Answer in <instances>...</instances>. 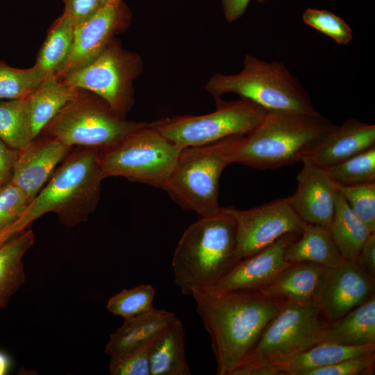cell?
<instances>
[{
  "instance_id": "obj_5",
  "label": "cell",
  "mask_w": 375,
  "mask_h": 375,
  "mask_svg": "<svg viewBox=\"0 0 375 375\" xmlns=\"http://www.w3.org/2000/svg\"><path fill=\"white\" fill-rule=\"evenodd\" d=\"M328 324L315 301H285L232 375H279L284 365L323 342Z\"/></svg>"
},
{
  "instance_id": "obj_23",
  "label": "cell",
  "mask_w": 375,
  "mask_h": 375,
  "mask_svg": "<svg viewBox=\"0 0 375 375\" xmlns=\"http://www.w3.org/2000/svg\"><path fill=\"white\" fill-rule=\"evenodd\" d=\"M83 91L58 76L46 74L40 85L29 96L33 131L35 138L46 125Z\"/></svg>"
},
{
  "instance_id": "obj_29",
  "label": "cell",
  "mask_w": 375,
  "mask_h": 375,
  "mask_svg": "<svg viewBox=\"0 0 375 375\" xmlns=\"http://www.w3.org/2000/svg\"><path fill=\"white\" fill-rule=\"evenodd\" d=\"M0 139L17 150L35 139L28 97L0 101Z\"/></svg>"
},
{
  "instance_id": "obj_7",
  "label": "cell",
  "mask_w": 375,
  "mask_h": 375,
  "mask_svg": "<svg viewBox=\"0 0 375 375\" xmlns=\"http://www.w3.org/2000/svg\"><path fill=\"white\" fill-rule=\"evenodd\" d=\"M243 136L235 135L203 146L181 149L163 190L181 208L199 217L217 210L219 183L224 169L234 162Z\"/></svg>"
},
{
  "instance_id": "obj_16",
  "label": "cell",
  "mask_w": 375,
  "mask_h": 375,
  "mask_svg": "<svg viewBox=\"0 0 375 375\" xmlns=\"http://www.w3.org/2000/svg\"><path fill=\"white\" fill-rule=\"evenodd\" d=\"M299 234L289 233L261 251L239 260L213 287L221 291L260 290L291 262L285 258L288 246Z\"/></svg>"
},
{
  "instance_id": "obj_21",
  "label": "cell",
  "mask_w": 375,
  "mask_h": 375,
  "mask_svg": "<svg viewBox=\"0 0 375 375\" xmlns=\"http://www.w3.org/2000/svg\"><path fill=\"white\" fill-rule=\"evenodd\" d=\"M290 262H310L333 267L344 259L328 226L306 224L299 236L285 251Z\"/></svg>"
},
{
  "instance_id": "obj_1",
  "label": "cell",
  "mask_w": 375,
  "mask_h": 375,
  "mask_svg": "<svg viewBox=\"0 0 375 375\" xmlns=\"http://www.w3.org/2000/svg\"><path fill=\"white\" fill-rule=\"evenodd\" d=\"M192 296L210 338L218 375H232L246 361L285 301L258 290L208 288Z\"/></svg>"
},
{
  "instance_id": "obj_17",
  "label": "cell",
  "mask_w": 375,
  "mask_h": 375,
  "mask_svg": "<svg viewBox=\"0 0 375 375\" xmlns=\"http://www.w3.org/2000/svg\"><path fill=\"white\" fill-rule=\"evenodd\" d=\"M297 175V187L289 197L293 210L306 224L330 226L338 190L325 169L308 160Z\"/></svg>"
},
{
  "instance_id": "obj_30",
  "label": "cell",
  "mask_w": 375,
  "mask_h": 375,
  "mask_svg": "<svg viewBox=\"0 0 375 375\" xmlns=\"http://www.w3.org/2000/svg\"><path fill=\"white\" fill-rule=\"evenodd\" d=\"M45 76L35 65L17 68L0 59V101L29 97L40 85Z\"/></svg>"
},
{
  "instance_id": "obj_8",
  "label": "cell",
  "mask_w": 375,
  "mask_h": 375,
  "mask_svg": "<svg viewBox=\"0 0 375 375\" xmlns=\"http://www.w3.org/2000/svg\"><path fill=\"white\" fill-rule=\"evenodd\" d=\"M182 149L148 122L99 149L98 161L105 178L119 176L163 189Z\"/></svg>"
},
{
  "instance_id": "obj_46",
  "label": "cell",
  "mask_w": 375,
  "mask_h": 375,
  "mask_svg": "<svg viewBox=\"0 0 375 375\" xmlns=\"http://www.w3.org/2000/svg\"><path fill=\"white\" fill-rule=\"evenodd\" d=\"M257 1H258V2H260V3H263V2H265V1H267V0H257Z\"/></svg>"
},
{
  "instance_id": "obj_25",
  "label": "cell",
  "mask_w": 375,
  "mask_h": 375,
  "mask_svg": "<svg viewBox=\"0 0 375 375\" xmlns=\"http://www.w3.org/2000/svg\"><path fill=\"white\" fill-rule=\"evenodd\" d=\"M34 242V233L29 228L0 246V308L7 305L11 296L25 282L22 258Z\"/></svg>"
},
{
  "instance_id": "obj_11",
  "label": "cell",
  "mask_w": 375,
  "mask_h": 375,
  "mask_svg": "<svg viewBox=\"0 0 375 375\" xmlns=\"http://www.w3.org/2000/svg\"><path fill=\"white\" fill-rule=\"evenodd\" d=\"M143 70L141 56L124 48L116 38L92 61L61 78L102 99L118 115L126 117L134 104V81Z\"/></svg>"
},
{
  "instance_id": "obj_44",
  "label": "cell",
  "mask_w": 375,
  "mask_h": 375,
  "mask_svg": "<svg viewBox=\"0 0 375 375\" xmlns=\"http://www.w3.org/2000/svg\"><path fill=\"white\" fill-rule=\"evenodd\" d=\"M108 1V0H100L101 6L106 3Z\"/></svg>"
},
{
  "instance_id": "obj_41",
  "label": "cell",
  "mask_w": 375,
  "mask_h": 375,
  "mask_svg": "<svg viewBox=\"0 0 375 375\" xmlns=\"http://www.w3.org/2000/svg\"><path fill=\"white\" fill-rule=\"evenodd\" d=\"M251 0H222V5L226 20L233 22L245 12Z\"/></svg>"
},
{
  "instance_id": "obj_33",
  "label": "cell",
  "mask_w": 375,
  "mask_h": 375,
  "mask_svg": "<svg viewBox=\"0 0 375 375\" xmlns=\"http://www.w3.org/2000/svg\"><path fill=\"white\" fill-rule=\"evenodd\" d=\"M335 186L352 211L375 233V182Z\"/></svg>"
},
{
  "instance_id": "obj_38",
  "label": "cell",
  "mask_w": 375,
  "mask_h": 375,
  "mask_svg": "<svg viewBox=\"0 0 375 375\" xmlns=\"http://www.w3.org/2000/svg\"><path fill=\"white\" fill-rule=\"evenodd\" d=\"M62 1L63 12L70 18L74 27L90 17L101 6L100 0H62Z\"/></svg>"
},
{
  "instance_id": "obj_20",
  "label": "cell",
  "mask_w": 375,
  "mask_h": 375,
  "mask_svg": "<svg viewBox=\"0 0 375 375\" xmlns=\"http://www.w3.org/2000/svg\"><path fill=\"white\" fill-rule=\"evenodd\" d=\"M164 309L124 319L123 324L109 336L105 353L110 358L135 349L154 340L175 319Z\"/></svg>"
},
{
  "instance_id": "obj_36",
  "label": "cell",
  "mask_w": 375,
  "mask_h": 375,
  "mask_svg": "<svg viewBox=\"0 0 375 375\" xmlns=\"http://www.w3.org/2000/svg\"><path fill=\"white\" fill-rule=\"evenodd\" d=\"M30 203L25 193L10 181L0 187V231L17 222Z\"/></svg>"
},
{
  "instance_id": "obj_35",
  "label": "cell",
  "mask_w": 375,
  "mask_h": 375,
  "mask_svg": "<svg viewBox=\"0 0 375 375\" xmlns=\"http://www.w3.org/2000/svg\"><path fill=\"white\" fill-rule=\"evenodd\" d=\"M154 340L118 356L110 357V374L112 375H151L149 352Z\"/></svg>"
},
{
  "instance_id": "obj_32",
  "label": "cell",
  "mask_w": 375,
  "mask_h": 375,
  "mask_svg": "<svg viewBox=\"0 0 375 375\" xmlns=\"http://www.w3.org/2000/svg\"><path fill=\"white\" fill-rule=\"evenodd\" d=\"M155 296L156 290L151 285L141 284L112 296L106 308L112 314L127 319L153 311Z\"/></svg>"
},
{
  "instance_id": "obj_2",
  "label": "cell",
  "mask_w": 375,
  "mask_h": 375,
  "mask_svg": "<svg viewBox=\"0 0 375 375\" xmlns=\"http://www.w3.org/2000/svg\"><path fill=\"white\" fill-rule=\"evenodd\" d=\"M199 217L183 232L172 258L175 283L184 295L213 287L239 261L236 225L227 208Z\"/></svg>"
},
{
  "instance_id": "obj_37",
  "label": "cell",
  "mask_w": 375,
  "mask_h": 375,
  "mask_svg": "<svg viewBox=\"0 0 375 375\" xmlns=\"http://www.w3.org/2000/svg\"><path fill=\"white\" fill-rule=\"evenodd\" d=\"M375 352L343 360L310 372L308 375H372L374 372Z\"/></svg>"
},
{
  "instance_id": "obj_22",
  "label": "cell",
  "mask_w": 375,
  "mask_h": 375,
  "mask_svg": "<svg viewBox=\"0 0 375 375\" xmlns=\"http://www.w3.org/2000/svg\"><path fill=\"white\" fill-rule=\"evenodd\" d=\"M151 375H190L185 358V335L176 317L151 344L149 352Z\"/></svg>"
},
{
  "instance_id": "obj_4",
  "label": "cell",
  "mask_w": 375,
  "mask_h": 375,
  "mask_svg": "<svg viewBox=\"0 0 375 375\" xmlns=\"http://www.w3.org/2000/svg\"><path fill=\"white\" fill-rule=\"evenodd\" d=\"M334 125L319 113L267 110L260 124L243 136L234 162L264 170L301 162Z\"/></svg>"
},
{
  "instance_id": "obj_26",
  "label": "cell",
  "mask_w": 375,
  "mask_h": 375,
  "mask_svg": "<svg viewBox=\"0 0 375 375\" xmlns=\"http://www.w3.org/2000/svg\"><path fill=\"white\" fill-rule=\"evenodd\" d=\"M373 352H375V344L347 346L323 341L284 365L280 370V374L308 375L313 370Z\"/></svg>"
},
{
  "instance_id": "obj_39",
  "label": "cell",
  "mask_w": 375,
  "mask_h": 375,
  "mask_svg": "<svg viewBox=\"0 0 375 375\" xmlns=\"http://www.w3.org/2000/svg\"><path fill=\"white\" fill-rule=\"evenodd\" d=\"M15 149L0 139V187L9 182L18 157Z\"/></svg>"
},
{
  "instance_id": "obj_28",
  "label": "cell",
  "mask_w": 375,
  "mask_h": 375,
  "mask_svg": "<svg viewBox=\"0 0 375 375\" xmlns=\"http://www.w3.org/2000/svg\"><path fill=\"white\" fill-rule=\"evenodd\" d=\"M329 228L342 257L354 262L364 242L372 233L365 224L352 211L338 191Z\"/></svg>"
},
{
  "instance_id": "obj_10",
  "label": "cell",
  "mask_w": 375,
  "mask_h": 375,
  "mask_svg": "<svg viewBox=\"0 0 375 375\" xmlns=\"http://www.w3.org/2000/svg\"><path fill=\"white\" fill-rule=\"evenodd\" d=\"M215 111L199 115H178L151 122L152 126L181 148L213 143L235 135L244 136L262 121L267 110L249 99H215Z\"/></svg>"
},
{
  "instance_id": "obj_34",
  "label": "cell",
  "mask_w": 375,
  "mask_h": 375,
  "mask_svg": "<svg viewBox=\"0 0 375 375\" xmlns=\"http://www.w3.org/2000/svg\"><path fill=\"white\" fill-rule=\"evenodd\" d=\"M302 19L306 25L340 44H348L353 38L352 30L349 24L331 11L308 8L303 12Z\"/></svg>"
},
{
  "instance_id": "obj_3",
  "label": "cell",
  "mask_w": 375,
  "mask_h": 375,
  "mask_svg": "<svg viewBox=\"0 0 375 375\" xmlns=\"http://www.w3.org/2000/svg\"><path fill=\"white\" fill-rule=\"evenodd\" d=\"M99 149L78 147L30 203L18 220L26 229L47 212H55L68 227L86 222L96 209L105 178L98 161Z\"/></svg>"
},
{
  "instance_id": "obj_45",
  "label": "cell",
  "mask_w": 375,
  "mask_h": 375,
  "mask_svg": "<svg viewBox=\"0 0 375 375\" xmlns=\"http://www.w3.org/2000/svg\"><path fill=\"white\" fill-rule=\"evenodd\" d=\"M119 1H121V0H108V1H110V2H116Z\"/></svg>"
},
{
  "instance_id": "obj_40",
  "label": "cell",
  "mask_w": 375,
  "mask_h": 375,
  "mask_svg": "<svg viewBox=\"0 0 375 375\" xmlns=\"http://www.w3.org/2000/svg\"><path fill=\"white\" fill-rule=\"evenodd\" d=\"M355 262L362 271L375 278V233L368 235Z\"/></svg>"
},
{
  "instance_id": "obj_24",
  "label": "cell",
  "mask_w": 375,
  "mask_h": 375,
  "mask_svg": "<svg viewBox=\"0 0 375 375\" xmlns=\"http://www.w3.org/2000/svg\"><path fill=\"white\" fill-rule=\"evenodd\" d=\"M323 341L347 346L375 344V296L329 322Z\"/></svg>"
},
{
  "instance_id": "obj_43",
  "label": "cell",
  "mask_w": 375,
  "mask_h": 375,
  "mask_svg": "<svg viewBox=\"0 0 375 375\" xmlns=\"http://www.w3.org/2000/svg\"><path fill=\"white\" fill-rule=\"evenodd\" d=\"M11 362L9 357L0 351V375L7 374L10 369Z\"/></svg>"
},
{
  "instance_id": "obj_27",
  "label": "cell",
  "mask_w": 375,
  "mask_h": 375,
  "mask_svg": "<svg viewBox=\"0 0 375 375\" xmlns=\"http://www.w3.org/2000/svg\"><path fill=\"white\" fill-rule=\"evenodd\" d=\"M74 32L73 22L62 12L50 26L34 65L45 74H53L59 77L72 51Z\"/></svg>"
},
{
  "instance_id": "obj_18",
  "label": "cell",
  "mask_w": 375,
  "mask_h": 375,
  "mask_svg": "<svg viewBox=\"0 0 375 375\" xmlns=\"http://www.w3.org/2000/svg\"><path fill=\"white\" fill-rule=\"evenodd\" d=\"M375 147V125L347 119L334 125L308 151L303 160L326 169Z\"/></svg>"
},
{
  "instance_id": "obj_9",
  "label": "cell",
  "mask_w": 375,
  "mask_h": 375,
  "mask_svg": "<svg viewBox=\"0 0 375 375\" xmlns=\"http://www.w3.org/2000/svg\"><path fill=\"white\" fill-rule=\"evenodd\" d=\"M147 124L118 115L102 99L83 90L46 125L40 134L72 147L103 149Z\"/></svg>"
},
{
  "instance_id": "obj_13",
  "label": "cell",
  "mask_w": 375,
  "mask_h": 375,
  "mask_svg": "<svg viewBox=\"0 0 375 375\" xmlns=\"http://www.w3.org/2000/svg\"><path fill=\"white\" fill-rule=\"evenodd\" d=\"M374 278L354 261L343 259L326 269L315 302L329 322L344 316L374 295Z\"/></svg>"
},
{
  "instance_id": "obj_31",
  "label": "cell",
  "mask_w": 375,
  "mask_h": 375,
  "mask_svg": "<svg viewBox=\"0 0 375 375\" xmlns=\"http://www.w3.org/2000/svg\"><path fill=\"white\" fill-rule=\"evenodd\" d=\"M325 170L332 181L340 185L375 182V147Z\"/></svg>"
},
{
  "instance_id": "obj_15",
  "label": "cell",
  "mask_w": 375,
  "mask_h": 375,
  "mask_svg": "<svg viewBox=\"0 0 375 375\" xmlns=\"http://www.w3.org/2000/svg\"><path fill=\"white\" fill-rule=\"evenodd\" d=\"M72 148L54 138L38 135L19 150L10 181L21 189L31 202Z\"/></svg>"
},
{
  "instance_id": "obj_6",
  "label": "cell",
  "mask_w": 375,
  "mask_h": 375,
  "mask_svg": "<svg viewBox=\"0 0 375 375\" xmlns=\"http://www.w3.org/2000/svg\"><path fill=\"white\" fill-rule=\"evenodd\" d=\"M205 88L215 99L233 93L266 110L319 113L307 91L283 63L267 62L250 54L245 56L239 72H217Z\"/></svg>"
},
{
  "instance_id": "obj_19",
  "label": "cell",
  "mask_w": 375,
  "mask_h": 375,
  "mask_svg": "<svg viewBox=\"0 0 375 375\" xmlns=\"http://www.w3.org/2000/svg\"><path fill=\"white\" fill-rule=\"evenodd\" d=\"M326 269L310 262H291L258 291L267 297L285 301H315Z\"/></svg>"
},
{
  "instance_id": "obj_12",
  "label": "cell",
  "mask_w": 375,
  "mask_h": 375,
  "mask_svg": "<svg viewBox=\"0 0 375 375\" xmlns=\"http://www.w3.org/2000/svg\"><path fill=\"white\" fill-rule=\"evenodd\" d=\"M226 208L236 225L235 256L238 260L261 251L287 233L300 235L306 225L293 210L289 197L247 210Z\"/></svg>"
},
{
  "instance_id": "obj_42",
  "label": "cell",
  "mask_w": 375,
  "mask_h": 375,
  "mask_svg": "<svg viewBox=\"0 0 375 375\" xmlns=\"http://www.w3.org/2000/svg\"><path fill=\"white\" fill-rule=\"evenodd\" d=\"M24 229L19 224L18 221L13 225L0 231V246L7 242L8 240L23 231Z\"/></svg>"
},
{
  "instance_id": "obj_14",
  "label": "cell",
  "mask_w": 375,
  "mask_h": 375,
  "mask_svg": "<svg viewBox=\"0 0 375 375\" xmlns=\"http://www.w3.org/2000/svg\"><path fill=\"white\" fill-rule=\"evenodd\" d=\"M131 22V11L123 0L102 5L94 15L74 27L72 51L59 78L95 59Z\"/></svg>"
}]
</instances>
